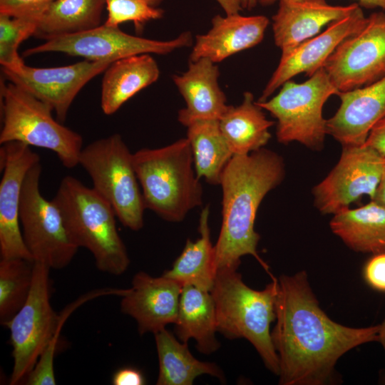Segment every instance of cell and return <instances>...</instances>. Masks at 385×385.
Returning a JSON list of instances; mask_svg holds the SVG:
<instances>
[{"mask_svg": "<svg viewBox=\"0 0 385 385\" xmlns=\"http://www.w3.org/2000/svg\"><path fill=\"white\" fill-rule=\"evenodd\" d=\"M340 105L327 120V135L342 147L361 145L371 129L385 118V74L366 86L341 92Z\"/></svg>", "mask_w": 385, "mask_h": 385, "instance_id": "ac0fdd59", "label": "cell"}, {"mask_svg": "<svg viewBox=\"0 0 385 385\" xmlns=\"http://www.w3.org/2000/svg\"><path fill=\"white\" fill-rule=\"evenodd\" d=\"M363 273L371 288L385 292V252L373 255L365 264Z\"/></svg>", "mask_w": 385, "mask_h": 385, "instance_id": "e575fe53", "label": "cell"}, {"mask_svg": "<svg viewBox=\"0 0 385 385\" xmlns=\"http://www.w3.org/2000/svg\"><path fill=\"white\" fill-rule=\"evenodd\" d=\"M278 279L264 289L255 290L242 280L237 270H220L210 293L217 318V329L226 338H244L261 356L266 367L279 375V363L273 345L270 325L276 319Z\"/></svg>", "mask_w": 385, "mask_h": 385, "instance_id": "3957f363", "label": "cell"}, {"mask_svg": "<svg viewBox=\"0 0 385 385\" xmlns=\"http://www.w3.org/2000/svg\"><path fill=\"white\" fill-rule=\"evenodd\" d=\"M118 288H101L83 294L75 301L68 304L59 313L57 329L48 345L41 355L37 363L24 380L27 385H55L54 356L58 349L60 334L63 324L70 315L84 303L103 296L119 294Z\"/></svg>", "mask_w": 385, "mask_h": 385, "instance_id": "4dcf8cb0", "label": "cell"}, {"mask_svg": "<svg viewBox=\"0 0 385 385\" xmlns=\"http://www.w3.org/2000/svg\"><path fill=\"white\" fill-rule=\"evenodd\" d=\"M105 1L108 17L104 24L111 27H118L122 23L131 21L137 30L141 31L145 23L162 18L164 13L144 0Z\"/></svg>", "mask_w": 385, "mask_h": 385, "instance_id": "d6a6232c", "label": "cell"}, {"mask_svg": "<svg viewBox=\"0 0 385 385\" xmlns=\"http://www.w3.org/2000/svg\"><path fill=\"white\" fill-rule=\"evenodd\" d=\"M366 21L367 17L359 6L347 16L329 24L323 32L282 52L279 62L257 101L267 100L295 76L305 73L309 77L323 68L337 47L348 36L361 30Z\"/></svg>", "mask_w": 385, "mask_h": 385, "instance_id": "2e32d148", "label": "cell"}, {"mask_svg": "<svg viewBox=\"0 0 385 385\" xmlns=\"http://www.w3.org/2000/svg\"><path fill=\"white\" fill-rule=\"evenodd\" d=\"M105 0H55L41 13L34 36L46 40L100 26Z\"/></svg>", "mask_w": 385, "mask_h": 385, "instance_id": "f1b7e54d", "label": "cell"}, {"mask_svg": "<svg viewBox=\"0 0 385 385\" xmlns=\"http://www.w3.org/2000/svg\"><path fill=\"white\" fill-rule=\"evenodd\" d=\"M373 200L385 205V160L381 181Z\"/></svg>", "mask_w": 385, "mask_h": 385, "instance_id": "f35d334b", "label": "cell"}, {"mask_svg": "<svg viewBox=\"0 0 385 385\" xmlns=\"http://www.w3.org/2000/svg\"><path fill=\"white\" fill-rule=\"evenodd\" d=\"M195 173L211 185H220L222 172L234 155L219 120H197L187 126Z\"/></svg>", "mask_w": 385, "mask_h": 385, "instance_id": "83f0119b", "label": "cell"}, {"mask_svg": "<svg viewBox=\"0 0 385 385\" xmlns=\"http://www.w3.org/2000/svg\"><path fill=\"white\" fill-rule=\"evenodd\" d=\"M330 228L355 252L372 255L385 252V205L371 200L365 205L346 209L332 218Z\"/></svg>", "mask_w": 385, "mask_h": 385, "instance_id": "cb8c5ba5", "label": "cell"}, {"mask_svg": "<svg viewBox=\"0 0 385 385\" xmlns=\"http://www.w3.org/2000/svg\"><path fill=\"white\" fill-rule=\"evenodd\" d=\"M133 155L122 137L116 133L83 148L79 165L91 177L92 188L109 203L120 223L138 231L143 226L146 208Z\"/></svg>", "mask_w": 385, "mask_h": 385, "instance_id": "52a82bcc", "label": "cell"}, {"mask_svg": "<svg viewBox=\"0 0 385 385\" xmlns=\"http://www.w3.org/2000/svg\"><path fill=\"white\" fill-rule=\"evenodd\" d=\"M34 262L24 259H1L0 322L4 325L26 302L31 291Z\"/></svg>", "mask_w": 385, "mask_h": 385, "instance_id": "f546056e", "label": "cell"}, {"mask_svg": "<svg viewBox=\"0 0 385 385\" xmlns=\"http://www.w3.org/2000/svg\"><path fill=\"white\" fill-rule=\"evenodd\" d=\"M50 270L46 265L34 262L29 297L16 314L3 325L9 330L12 346L11 385L24 381L57 329L59 313L51 303Z\"/></svg>", "mask_w": 385, "mask_h": 385, "instance_id": "9c48e42d", "label": "cell"}, {"mask_svg": "<svg viewBox=\"0 0 385 385\" xmlns=\"http://www.w3.org/2000/svg\"><path fill=\"white\" fill-rule=\"evenodd\" d=\"M284 159L262 148L246 155H234L220 182L222 190V225L215 245L216 272L237 270L241 257L252 255L271 278L274 275L257 250L260 235L255 221L262 200L284 180Z\"/></svg>", "mask_w": 385, "mask_h": 385, "instance_id": "7a4b0ae2", "label": "cell"}, {"mask_svg": "<svg viewBox=\"0 0 385 385\" xmlns=\"http://www.w3.org/2000/svg\"><path fill=\"white\" fill-rule=\"evenodd\" d=\"M175 324L178 339L185 343L194 339L200 353L210 354L220 348L215 337V306L210 292L190 284L183 286Z\"/></svg>", "mask_w": 385, "mask_h": 385, "instance_id": "603a6c76", "label": "cell"}, {"mask_svg": "<svg viewBox=\"0 0 385 385\" xmlns=\"http://www.w3.org/2000/svg\"><path fill=\"white\" fill-rule=\"evenodd\" d=\"M112 62L85 60L53 68H34L24 63L16 68H2V72L9 82L50 106L62 123L81 89Z\"/></svg>", "mask_w": 385, "mask_h": 385, "instance_id": "5bb4252c", "label": "cell"}, {"mask_svg": "<svg viewBox=\"0 0 385 385\" xmlns=\"http://www.w3.org/2000/svg\"><path fill=\"white\" fill-rule=\"evenodd\" d=\"M378 338V342L382 345L385 351V319L379 324Z\"/></svg>", "mask_w": 385, "mask_h": 385, "instance_id": "60d3db41", "label": "cell"}, {"mask_svg": "<svg viewBox=\"0 0 385 385\" xmlns=\"http://www.w3.org/2000/svg\"><path fill=\"white\" fill-rule=\"evenodd\" d=\"M41 13L13 17L0 14V63L2 68L12 69L24 63L17 50L21 43L35 34Z\"/></svg>", "mask_w": 385, "mask_h": 385, "instance_id": "1f68e13d", "label": "cell"}, {"mask_svg": "<svg viewBox=\"0 0 385 385\" xmlns=\"http://www.w3.org/2000/svg\"><path fill=\"white\" fill-rule=\"evenodd\" d=\"M264 110L247 91L237 106H229L219 120L220 128L233 155H246L267 145L270 128L274 122L267 118Z\"/></svg>", "mask_w": 385, "mask_h": 385, "instance_id": "d4e9b609", "label": "cell"}, {"mask_svg": "<svg viewBox=\"0 0 385 385\" xmlns=\"http://www.w3.org/2000/svg\"><path fill=\"white\" fill-rule=\"evenodd\" d=\"M324 68L341 92L373 83L385 74V12L367 17L364 26L345 38Z\"/></svg>", "mask_w": 385, "mask_h": 385, "instance_id": "4fadbf2b", "label": "cell"}, {"mask_svg": "<svg viewBox=\"0 0 385 385\" xmlns=\"http://www.w3.org/2000/svg\"><path fill=\"white\" fill-rule=\"evenodd\" d=\"M183 286L171 279L136 273L120 297L121 312L133 318L140 334L155 333L177 321Z\"/></svg>", "mask_w": 385, "mask_h": 385, "instance_id": "e0dca14e", "label": "cell"}, {"mask_svg": "<svg viewBox=\"0 0 385 385\" xmlns=\"http://www.w3.org/2000/svg\"><path fill=\"white\" fill-rule=\"evenodd\" d=\"M113 385H143L145 379L141 372L134 367H123L117 370L111 378Z\"/></svg>", "mask_w": 385, "mask_h": 385, "instance_id": "d590c367", "label": "cell"}, {"mask_svg": "<svg viewBox=\"0 0 385 385\" xmlns=\"http://www.w3.org/2000/svg\"><path fill=\"white\" fill-rule=\"evenodd\" d=\"M220 72L207 58L190 61L184 73L173 77L186 106L178 112V121L187 127L197 120H220L230 105L218 83Z\"/></svg>", "mask_w": 385, "mask_h": 385, "instance_id": "44dd1931", "label": "cell"}, {"mask_svg": "<svg viewBox=\"0 0 385 385\" xmlns=\"http://www.w3.org/2000/svg\"><path fill=\"white\" fill-rule=\"evenodd\" d=\"M210 205L201 211L195 241L188 240L180 256L171 269L163 276L176 281L182 286L190 284L210 292L216 276L215 245H212L209 226Z\"/></svg>", "mask_w": 385, "mask_h": 385, "instance_id": "484cf974", "label": "cell"}, {"mask_svg": "<svg viewBox=\"0 0 385 385\" xmlns=\"http://www.w3.org/2000/svg\"><path fill=\"white\" fill-rule=\"evenodd\" d=\"M242 9L251 10L255 8L259 0H240Z\"/></svg>", "mask_w": 385, "mask_h": 385, "instance_id": "b9f144b4", "label": "cell"}, {"mask_svg": "<svg viewBox=\"0 0 385 385\" xmlns=\"http://www.w3.org/2000/svg\"><path fill=\"white\" fill-rule=\"evenodd\" d=\"M364 144L374 148L385 157V118L371 129Z\"/></svg>", "mask_w": 385, "mask_h": 385, "instance_id": "8d00e7d4", "label": "cell"}, {"mask_svg": "<svg viewBox=\"0 0 385 385\" xmlns=\"http://www.w3.org/2000/svg\"><path fill=\"white\" fill-rule=\"evenodd\" d=\"M269 24V19L263 15H216L210 29L196 36L190 61L207 58L216 63L252 48L262 41Z\"/></svg>", "mask_w": 385, "mask_h": 385, "instance_id": "ffe728a7", "label": "cell"}, {"mask_svg": "<svg viewBox=\"0 0 385 385\" xmlns=\"http://www.w3.org/2000/svg\"><path fill=\"white\" fill-rule=\"evenodd\" d=\"M148 4L151 6H156L158 5L163 0H144ZM224 10H227L232 8L236 0H215Z\"/></svg>", "mask_w": 385, "mask_h": 385, "instance_id": "ab89813d", "label": "cell"}, {"mask_svg": "<svg viewBox=\"0 0 385 385\" xmlns=\"http://www.w3.org/2000/svg\"><path fill=\"white\" fill-rule=\"evenodd\" d=\"M275 312L271 337L282 385L329 384L342 356L379 340V324L353 328L331 319L319 307L305 271L279 277Z\"/></svg>", "mask_w": 385, "mask_h": 385, "instance_id": "6da1fadb", "label": "cell"}, {"mask_svg": "<svg viewBox=\"0 0 385 385\" xmlns=\"http://www.w3.org/2000/svg\"><path fill=\"white\" fill-rule=\"evenodd\" d=\"M154 336L159 361L158 385H192L203 374L225 380L217 365L195 358L188 343L180 342L166 328L154 333Z\"/></svg>", "mask_w": 385, "mask_h": 385, "instance_id": "4316f807", "label": "cell"}, {"mask_svg": "<svg viewBox=\"0 0 385 385\" xmlns=\"http://www.w3.org/2000/svg\"><path fill=\"white\" fill-rule=\"evenodd\" d=\"M192 44V38L189 31L171 40L158 41L130 35L118 27L103 24L85 31L51 38L41 45L27 49L24 55L61 52L91 61H115L143 53L166 55Z\"/></svg>", "mask_w": 385, "mask_h": 385, "instance_id": "8fae6325", "label": "cell"}, {"mask_svg": "<svg viewBox=\"0 0 385 385\" xmlns=\"http://www.w3.org/2000/svg\"><path fill=\"white\" fill-rule=\"evenodd\" d=\"M55 0H0V14L21 16L41 13Z\"/></svg>", "mask_w": 385, "mask_h": 385, "instance_id": "836d02e7", "label": "cell"}, {"mask_svg": "<svg viewBox=\"0 0 385 385\" xmlns=\"http://www.w3.org/2000/svg\"><path fill=\"white\" fill-rule=\"evenodd\" d=\"M133 160L145 208L178 222L202 205L203 189L187 138L159 148L140 149Z\"/></svg>", "mask_w": 385, "mask_h": 385, "instance_id": "277c9868", "label": "cell"}, {"mask_svg": "<svg viewBox=\"0 0 385 385\" xmlns=\"http://www.w3.org/2000/svg\"><path fill=\"white\" fill-rule=\"evenodd\" d=\"M0 255L1 259H24L33 261L24 240L19 210L22 187L29 169L40 162L30 146L16 141L0 148Z\"/></svg>", "mask_w": 385, "mask_h": 385, "instance_id": "9a60e30c", "label": "cell"}, {"mask_svg": "<svg viewBox=\"0 0 385 385\" xmlns=\"http://www.w3.org/2000/svg\"><path fill=\"white\" fill-rule=\"evenodd\" d=\"M280 0H259L263 6H267L276 2H278ZM358 1V4L360 6H364L366 8H381L385 10V0H356Z\"/></svg>", "mask_w": 385, "mask_h": 385, "instance_id": "74e56055", "label": "cell"}, {"mask_svg": "<svg viewBox=\"0 0 385 385\" xmlns=\"http://www.w3.org/2000/svg\"><path fill=\"white\" fill-rule=\"evenodd\" d=\"M272 16L275 45L282 52L297 46L320 33L326 25L343 19L359 6L329 4L326 0H280Z\"/></svg>", "mask_w": 385, "mask_h": 385, "instance_id": "d6986e66", "label": "cell"}, {"mask_svg": "<svg viewBox=\"0 0 385 385\" xmlns=\"http://www.w3.org/2000/svg\"><path fill=\"white\" fill-rule=\"evenodd\" d=\"M279 88L271 98L256 101L277 119L278 142H298L311 150L322 149L327 135L323 107L329 98L339 93L324 67L304 82L289 80Z\"/></svg>", "mask_w": 385, "mask_h": 385, "instance_id": "ba28073f", "label": "cell"}, {"mask_svg": "<svg viewBox=\"0 0 385 385\" xmlns=\"http://www.w3.org/2000/svg\"><path fill=\"white\" fill-rule=\"evenodd\" d=\"M385 157L363 144L342 148L336 165L312 190L314 203L323 214H337L366 195L374 198Z\"/></svg>", "mask_w": 385, "mask_h": 385, "instance_id": "7c38bea8", "label": "cell"}, {"mask_svg": "<svg viewBox=\"0 0 385 385\" xmlns=\"http://www.w3.org/2000/svg\"><path fill=\"white\" fill-rule=\"evenodd\" d=\"M58 207L72 242L92 254L101 272L120 275L130 258L116 227V215L93 188L72 176L64 177L52 199Z\"/></svg>", "mask_w": 385, "mask_h": 385, "instance_id": "5b68a950", "label": "cell"}, {"mask_svg": "<svg viewBox=\"0 0 385 385\" xmlns=\"http://www.w3.org/2000/svg\"><path fill=\"white\" fill-rule=\"evenodd\" d=\"M160 76L158 63L149 53L118 59L104 71L101 106L106 115L115 113L140 91L155 82Z\"/></svg>", "mask_w": 385, "mask_h": 385, "instance_id": "7402d4cb", "label": "cell"}, {"mask_svg": "<svg viewBox=\"0 0 385 385\" xmlns=\"http://www.w3.org/2000/svg\"><path fill=\"white\" fill-rule=\"evenodd\" d=\"M1 85L0 143L16 141L46 148L55 153L66 168L79 165L81 135L56 120L50 106L21 88L11 82Z\"/></svg>", "mask_w": 385, "mask_h": 385, "instance_id": "8992f818", "label": "cell"}, {"mask_svg": "<svg viewBox=\"0 0 385 385\" xmlns=\"http://www.w3.org/2000/svg\"><path fill=\"white\" fill-rule=\"evenodd\" d=\"M40 162L28 171L24 181L19 220L24 242L33 261L51 270L68 266L79 249L71 240L61 212L53 200L40 191Z\"/></svg>", "mask_w": 385, "mask_h": 385, "instance_id": "30bf717a", "label": "cell"}]
</instances>
